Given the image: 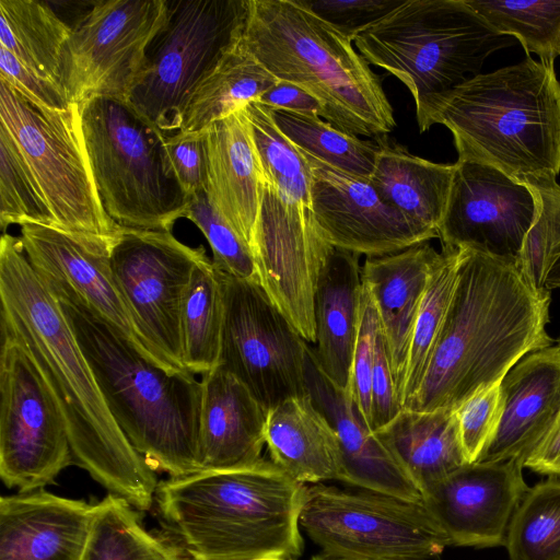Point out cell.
<instances>
[{"label":"cell","instance_id":"6da1fadb","mask_svg":"<svg viewBox=\"0 0 560 560\" xmlns=\"http://www.w3.org/2000/svg\"><path fill=\"white\" fill-rule=\"evenodd\" d=\"M1 328L28 351L63 415L73 464L138 511L149 510L155 470L114 420L59 301L30 264L20 237L0 240Z\"/></svg>","mask_w":560,"mask_h":560},{"label":"cell","instance_id":"7a4b0ae2","mask_svg":"<svg viewBox=\"0 0 560 560\" xmlns=\"http://www.w3.org/2000/svg\"><path fill=\"white\" fill-rule=\"evenodd\" d=\"M457 281L422 383L404 408L455 410L501 382L526 354L553 346L550 291L533 285L516 259L459 248Z\"/></svg>","mask_w":560,"mask_h":560},{"label":"cell","instance_id":"3957f363","mask_svg":"<svg viewBox=\"0 0 560 560\" xmlns=\"http://www.w3.org/2000/svg\"><path fill=\"white\" fill-rule=\"evenodd\" d=\"M304 488L262 457L244 467L170 477L159 482L155 501L189 560L294 559L303 552Z\"/></svg>","mask_w":560,"mask_h":560},{"label":"cell","instance_id":"277c9868","mask_svg":"<svg viewBox=\"0 0 560 560\" xmlns=\"http://www.w3.org/2000/svg\"><path fill=\"white\" fill-rule=\"evenodd\" d=\"M420 132L453 135L457 161L492 166L524 183L560 172V82L553 61L530 56L480 73L416 107Z\"/></svg>","mask_w":560,"mask_h":560},{"label":"cell","instance_id":"5b68a950","mask_svg":"<svg viewBox=\"0 0 560 560\" xmlns=\"http://www.w3.org/2000/svg\"><path fill=\"white\" fill-rule=\"evenodd\" d=\"M55 295L132 447L154 470L170 477L200 471L202 382L194 373L156 365L86 307Z\"/></svg>","mask_w":560,"mask_h":560},{"label":"cell","instance_id":"8992f818","mask_svg":"<svg viewBox=\"0 0 560 560\" xmlns=\"http://www.w3.org/2000/svg\"><path fill=\"white\" fill-rule=\"evenodd\" d=\"M242 42L275 78L319 100L339 130L376 139L396 127L381 77L352 40L298 0H248Z\"/></svg>","mask_w":560,"mask_h":560},{"label":"cell","instance_id":"52a82bcc","mask_svg":"<svg viewBox=\"0 0 560 560\" xmlns=\"http://www.w3.org/2000/svg\"><path fill=\"white\" fill-rule=\"evenodd\" d=\"M262 173L252 254L259 283L282 311L313 303L320 261L330 246L315 221L310 166L277 128L270 108L244 106Z\"/></svg>","mask_w":560,"mask_h":560},{"label":"cell","instance_id":"ba28073f","mask_svg":"<svg viewBox=\"0 0 560 560\" xmlns=\"http://www.w3.org/2000/svg\"><path fill=\"white\" fill-rule=\"evenodd\" d=\"M353 43L370 65L401 81L418 107L480 74L486 59L512 39L465 0H405Z\"/></svg>","mask_w":560,"mask_h":560},{"label":"cell","instance_id":"9c48e42d","mask_svg":"<svg viewBox=\"0 0 560 560\" xmlns=\"http://www.w3.org/2000/svg\"><path fill=\"white\" fill-rule=\"evenodd\" d=\"M80 114L106 213L120 226L172 232L189 199L166 166L164 135L117 98L92 97L80 104Z\"/></svg>","mask_w":560,"mask_h":560},{"label":"cell","instance_id":"30bf717a","mask_svg":"<svg viewBox=\"0 0 560 560\" xmlns=\"http://www.w3.org/2000/svg\"><path fill=\"white\" fill-rule=\"evenodd\" d=\"M127 103L163 135L179 131L188 100L242 39L248 0H167Z\"/></svg>","mask_w":560,"mask_h":560},{"label":"cell","instance_id":"8fae6325","mask_svg":"<svg viewBox=\"0 0 560 560\" xmlns=\"http://www.w3.org/2000/svg\"><path fill=\"white\" fill-rule=\"evenodd\" d=\"M0 125L16 142L59 228L114 236L91 170L80 105L48 109L28 101L0 78Z\"/></svg>","mask_w":560,"mask_h":560},{"label":"cell","instance_id":"7c38bea8","mask_svg":"<svg viewBox=\"0 0 560 560\" xmlns=\"http://www.w3.org/2000/svg\"><path fill=\"white\" fill-rule=\"evenodd\" d=\"M300 526L332 556L428 560L451 546L422 502L323 482L305 485Z\"/></svg>","mask_w":560,"mask_h":560},{"label":"cell","instance_id":"4fadbf2b","mask_svg":"<svg viewBox=\"0 0 560 560\" xmlns=\"http://www.w3.org/2000/svg\"><path fill=\"white\" fill-rule=\"evenodd\" d=\"M0 477L19 492L40 490L73 464L60 407L26 348L1 328Z\"/></svg>","mask_w":560,"mask_h":560},{"label":"cell","instance_id":"5bb4252c","mask_svg":"<svg viewBox=\"0 0 560 560\" xmlns=\"http://www.w3.org/2000/svg\"><path fill=\"white\" fill-rule=\"evenodd\" d=\"M167 14V0L93 2L71 25L62 51L60 84L69 102L98 96L127 102Z\"/></svg>","mask_w":560,"mask_h":560},{"label":"cell","instance_id":"9a60e30c","mask_svg":"<svg viewBox=\"0 0 560 560\" xmlns=\"http://www.w3.org/2000/svg\"><path fill=\"white\" fill-rule=\"evenodd\" d=\"M220 273L224 318L218 366L241 381L267 410L307 395L310 345L259 281Z\"/></svg>","mask_w":560,"mask_h":560},{"label":"cell","instance_id":"2e32d148","mask_svg":"<svg viewBox=\"0 0 560 560\" xmlns=\"http://www.w3.org/2000/svg\"><path fill=\"white\" fill-rule=\"evenodd\" d=\"M203 246L190 247L172 232L121 226L110 249V269L132 318L155 355L174 372L183 362L180 313Z\"/></svg>","mask_w":560,"mask_h":560},{"label":"cell","instance_id":"e0dca14e","mask_svg":"<svg viewBox=\"0 0 560 560\" xmlns=\"http://www.w3.org/2000/svg\"><path fill=\"white\" fill-rule=\"evenodd\" d=\"M117 234L98 236L26 222L21 225L20 238L30 264L55 294L80 303L144 358L174 372L143 339L116 284L109 255Z\"/></svg>","mask_w":560,"mask_h":560},{"label":"cell","instance_id":"ac0fdd59","mask_svg":"<svg viewBox=\"0 0 560 560\" xmlns=\"http://www.w3.org/2000/svg\"><path fill=\"white\" fill-rule=\"evenodd\" d=\"M446 210L439 229L442 247L474 248L517 259L533 225V191L488 165L457 161Z\"/></svg>","mask_w":560,"mask_h":560},{"label":"cell","instance_id":"d6986e66","mask_svg":"<svg viewBox=\"0 0 560 560\" xmlns=\"http://www.w3.org/2000/svg\"><path fill=\"white\" fill-rule=\"evenodd\" d=\"M300 151L310 166L315 221L329 245L368 257L436 238L387 202L369 177L336 170Z\"/></svg>","mask_w":560,"mask_h":560},{"label":"cell","instance_id":"ffe728a7","mask_svg":"<svg viewBox=\"0 0 560 560\" xmlns=\"http://www.w3.org/2000/svg\"><path fill=\"white\" fill-rule=\"evenodd\" d=\"M516 460L467 463L422 491V503L451 546H504L511 518L529 489Z\"/></svg>","mask_w":560,"mask_h":560},{"label":"cell","instance_id":"44dd1931","mask_svg":"<svg viewBox=\"0 0 560 560\" xmlns=\"http://www.w3.org/2000/svg\"><path fill=\"white\" fill-rule=\"evenodd\" d=\"M306 392L334 428L342 455L341 482L412 502L422 494L365 421L349 392L319 369L311 345L305 362Z\"/></svg>","mask_w":560,"mask_h":560},{"label":"cell","instance_id":"7402d4cb","mask_svg":"<svg viewBox=\"0 0 560 560\" xmlns=\"http://www.w3.org/2000/svg\"><path fill=\"white\" fill-rule=\"evenodd\" d=\"M95 504L43 489L0 499V560H81Z\"/></svg>","mask_w":560,"mask_h":560},{"label":"cell","instance_id":"603a6c76","mask_svg":"<svg viewBox=\"0 0 560 560\" xmlns=\"http://www.w3.org/2000/svg\"><path fill=\"white\" fill-rule=\"evenodd\" d=\"M503 411L478 462L516 460L523 467L560 413V348L526 354L501 381Z\"/></svg>","mask_w":560,"mask_h":560},{"label":"cell","instance_id":"cb8c5ba5","mask_svg":"<svg viewBox=\"0 0 560 560\" xmlns=\"http://www.w3.org/2000/svg\"><path fill=\"white\" fill-rule=\"evenodd\" d=\"M199 423L201 470L232 469L260 460L268 410L220 366L201 376Z\"/></svg>","mask_w":560,"mask_h":560},{"label":"cell","instance_id":"d4e9b609","mask_svg":"<svg viewBox=\"0 0 560 560\" xmlns=\"http://www.w3.org/2000/svg\"><path fill=\"white\" fill-rule=\"evenodd\" d=\"M207 195L252 252L262 173L244 107L206 129Z\"/></svg>","mask_w":560,"mask_h":560},{"label":"cell","instance_id":"484cf974","mask_svg":"<svg viewBox=\"0 0 560 560\" xmlns=\"http://www.w3.org/2000/svg\"><path fill=\"white\" fill-rule=\"evenodd\" d=\"M359 256L330 246L319 265L314 291L316 340L311 348L322 372L347 392L363 293Z\"/></svg>","mask_w":560,"mask_h":560},{"label":"cell","instance_id":"4316f807","mask_svg":"<svg viewBox=\"0 0 560 560\" xmlns=\"http://www.w3.org/2000/svg\"><path fill=\"white\" fill-rule=\"evenodd\" d=\"M439 257L429 242H422L399 252L368 256L362 266L363 285L388 343L399 399L413 325Z\"/></svg>","mask_w":560,"mask_h":560},{"label":"cell","instance_id":"83f0119b","mask_svg":"<svg viewBox=\"0 0 560 560\" xmlns=\"http://www.w3.org/2000/svg\"><path fill=\"white\" fill-rule=\"evenodd\" d=\"M266 445L270 460L300 483L342 479L337 434L308 395L268 410Z\"/></svg>","mask_w":560,"mask_h":560},{"label":"cell","instance_id":"f1b7e54d","mask_svg":"<svg viewBox=\"0 0 560 560\" xmlns=\"http://www.w3.org/2000/svg\"><path fill=\"white\" fill-rule=\"evenodd\" d=\"M378 149L369 177L392 206L439 237L456 165L413 155L388 136L375 139Z\"/></svg>","mask_w":560,"mask_h":560},{"label":"cell","instance_id":"f546056e","mask_svg":"<svg viewBox=\"0 0 560 560\" xmlns=\"http://www.w3.org/2000/svg\"><path fill=\"white\" fill-rule=\"evenodd\" d=\"M375 434L421 494L427 487L467 464L454 410L402 409Z\"/></svg>","mask_w":560,"mask_h":560},{"label":"cell","instance_id":"4dcf8cb0","mask_svg":"<svg viewBox=\"0 0 560 560\" xmlns=\"http://www.w3.org/2000/svg\"><path fill=\"white\" fill-rule=\"evenodd\" d=\"M278 81L241 39L194 91L179 131L206 130L213 121L258 101Z\"/></svg>","mask_w":560,"mask_h":560},{"label":"cell","instance_id":"1f68e13d","mask_svg":"<svg viewBox=\"0 0 560 560\" xmlns=\"http://www.w3.org/2000/svg\"><path fill=\"white\" fill-rule=\"evenodd\" d=\"M70 30L47 2L0 0V47L60 88L62 51Z\"/></svg>","mask_w":560,"mask_h":560},{"label":"cell","instance_id":"d6a6232c","mask_svg":"<svg viewBox=\"0 0 560 560\" xmlns=\"http://www.w3.org/2000/svg\"><path fill=\"white\" fill-rule=\"evenodd\" d=\"M223 318L221 273L206 256L192 271L180 313L183 362L190 373L202 376L219 365Z\"/></svg>","mask_w":560,"mask_h":560},{"label":"cell","instance_id":"836d02e7","mask_svg":"<svg viewBox=\"0 0 560 560\" xmlns=\"http://www.w3.org/2000/svg\"><path fill=\"white\" fill-rule=\"evenodd\" d=\"M179 550L150 534L129 502L108 493L95 504L81 560H189Z\"/></svg>","mask_w":560,"mask_h":560},{"label":"cell","instance_id":"e575fe53","mask_svg":"<svg viewBox=\"0 0 560 560\" xmlns=\"http://www.w3.org/2000/svg\"><path fill=\"white\" fill-rule=\"evenodd\" d=\"M459 256V248L442 247L430 273L411 334L400 393L402 409L417 394L429 366L456 285Z\"/></svg>","mask_w":560,"mask_h":560},{"label":"cell","instance_id":"d590c367","mask_svg":"<svg viewBox=\"0 0 560 560\" xmlns=\"http://www.w3.org/2000/svg\"><path fill=\"white\" fill-rule=\"evenodd\" d=\"M270 113L277 128L298 149L345 173L371 176L376 141L346 133L314 114L271 108Z\"/></svg>","mask_w":560,"mask_h":560},{"label":"cell","instance_id":"8d00e7d4","mask_svg":"<svg viewBox=\"0 0 560 560\" xmlns=\"http://www.w3.org/2000/svg\"><path fill=\"white\" fill-rule=\"evenodd\" d=\"M504 546L510 560H560V477L550 476L527 490Z\"/></svg>","mask_w":560,"mask_h":560},{"label":"cell","instance_id":"74e56055","mask_svg":"<svg viewBox=\"0 0 560 560\" xmlns=\"http://www.w3.org/2000/svg\"><path fill=\"white\" fill-rule=\"evenodd\" d=\"M465 1L495 32L516 37L528 56L555 61L560 55V1Z\"/></svg>","mask_w":560,"mask_h":560},{"label":"cell","instance_id":"f35d334b","mask_svg":"<svg viewBox=\"0 0 560 560\" xmlns=\"http://www.w3.org/2000/svg\"><path fill=\"white\" fill-rule=\"evenodd\" d=\"M556 177L544 175L524 182L536 197L538 212L516 262L538 289L546 288L547 278L560 259V185Z\"/></svg>","mask_w":560,"mask_h":560},{"label":"cell","instance_id":"ab89813d","mask_svg":"<svg viewBox=\"0 0 560 560\" xmlns=\"http://www.w3.org/2000/svg\"><path fill=\"white\" fill-rule=\"evenodd\" d=\"M26 222L58 226L16 142L0 125V225L5 233Z\"/></svg>","mask_w":560,"mask_h":560},{"label":"cell","instance_id":"60d3db41","mask_svg":"<svg viewBox=\"0 0 560 560\" xmlns=\"http://www.w3.org/2000/svg\"><path fill=\"white\" fill-rule=\"evenodd\" d=\"M186 219L202 232L212 250V264L221 272L246 280L258 279L247 244L211 205L207 191L189 198Z\"/></svg>","mask_w":560,"mask_h":560},{"label":"cell","instance_id":"b9f144b4","mask_svg":"<svg viewBox=\"0 0 560 560\" xmlns=\"http://www.w3.org/2000/svg\"><path fill=\"white\" fill-rule=\"evenodd\" d=\"M467 463L478 462L498 429L503 411L501 382L480 388L455 410Z\"/></svg>","mask_w":560,"mask_h":560},{"label":"cell","instance_id":"7bdbcfd3","mask_svg":"<svg viewBox=\"0 0 560 560\" xmlns=\"http://www.w3.org/2000/svg\"><path fill=\"white\" fill-rule=\"evenodd\" d=\"M380 325L375 304L363 285L360 325L350 370L349 394L371 429V386L375 358V338Z\"/></svg>","mask_w":560,"mask_h":560},{"label":"cell","instance_id":"ee69618b","mask_svg":"<svg viewBox=\"0 0 560 560\" xmlns=\"http://www.w3.org/2000/svg\"><path fill=\"white\" fill-rule=\"evenodd\" d=\"M162 141L166 166L187 198L207 191L206 130L164 135Z\"/></svg>","mask_w":560,"mask_h":560},{"label":"cell","instance_id":"f6af8a7d","mask_svg":"<svg viewBox=\"0 0 560 560\" xmlns=\"http://www.w3.org/2000/svg\"><path fill=\"white\" fill-rule=\"evenodd\" d=\"M405 0H298L312 13L354 39Z\"/></svg>","mask_w":560,"mask_h":560},{"label":"cell","instance_id":"bcb514c9","mask_svg":"<svg viewBox=\"0 0 560 560\" xmlns=\"http://www.w3.org/2000/svg\"><path fill=\"white\" fill-rule=\"evenodd\" d=\"M402 410L392 369L390 352L380 325L375 338V358L371 386V421L373 431L385 427Z\"/></svg>","mask_w":560,"mask_h":560},{"label":"cell","instance_id":"7dc6e473","mask_svg":"<svg viewBox=\"0 0 560 560\" xmlns=\"http://www.w3.org/2000/svg\"><path fill=\"white\" fill-rule=\"evenodd\" d=\"M0 78L11 83L28 101L42 107L62 110L72 104L58 84L35 73L2 47Z\"/></svg>","mask_w":560,"mask_h":560},{"label":"cell","instance_id":"c3c4849f","mask_svg":"<svg viewBox=\"0 0 560 560\" xmlns=\"http://www.w3.org/2000/svg\"><path fill=\"white\" fill-rule=\"evenodd\" d=\"M258 102L271 109L314 114L326 120L324 104L306 90L287 81L279 80Z\"/></svg>","mask_w":560,"mask_h":560},{"label":"cell","instance_id":"681fc988","mask_svg":"<svg viewBox=\"0 0 560 560\" xmlns=\"http://www.w3.org/2000/svg\"><path fill=\"white\" fill-rule=\"evenodd\" d=\"M524 467L548 477H560V413L547 434L528 456Z\"/></svg>","mask_w":560,"mask_h":560},{"label":"cell","instance_id":"f907efd6","mask_svg":"<svg viewBox=\"0 0 560 560\" xmlns=\"http://www.w3.org/2000/svg\"><path fill=\"white\" fill-rule=\"evenodd\" d=\"M547 290L560 289V259L550 271L546 284Z\"/></svg>","mask_w":560,"mask_h":560},{"label":"cell","instance_id":"816d5d0a","mask_svg":"<svg viewBox=\"0 0 560 560\" xmlns=\"http://www.w3.org/2000/svg\"><path fill=\"white\" fill-rule=\"evenodd\" d=\"M311 560H394V559L366 558V557H342V556H332V555L322 552L317 556H314Z\"/></svg>","mask_w":560,"mask_h":560},{"label":"cell","instance_id":"f5cc1de1","mask_svg":"<svg viewBox=\"0 0 560 560\" xmlns=\"http://www.w3.org/2000/svg\"><path fill=\"white\" fill-rule=\"evenodd\" d=\"M556 341H557V346L560 348V335L558 336Z\"/></svg>","mask_w":560,"mask_h":560},{"label":"cell","instance_id":"db71d44e","mask_svg":"<svg viewBox=\"0 0 560 560\" xmlns=\"http://www.w3.org/2000/svg\"><path fill=\"white\" fill-rule=\"evenodd\" d=\"M269 560H294V559H269Z\"/></svg>","mask_w":560,"mask_h":560}]
</instances>
